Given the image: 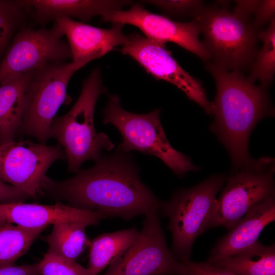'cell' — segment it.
Instances as JSON below:
<instances>
[{
  "mask_svg": "<svg viewBox=\"0 0 275 275\" xmlns=\"http://www.w3.org/2000/svg\"><path fill=\"white\" fill-rule=\"evenodd\" d=\"M75 173L62 181L46 176L41 195L76 208L97 212L105 218L127 221L159 211L161 207L162 202L142 182L136 167L121 153L101 157L93 167Z\"/></svg>",
  "mask_w": 275,
  "mask_h": 275,
  "instance_id": "1",
  "label": "cell"
},
{
  "mask_svg": "<svg viewBox=\"0 0 275 275\" xmlns=\"http://www.w3.org/2000/svg\"><path fill=\"white\" fill-rule=\"evenodd\" d=\"M216 87L210 130L227 149L232 171L254 162L249 153L250 134L263 118L272 116L274 109L266 89L258 86L238 71L229 72L213 63L206 66Z\"/></svg>",
  "mask_w": 275,
  "mask_h": 275,
  "instance_id": "2",
  "label": "cell"
},
{
  "mask_svg": "<svg viewBox=\"0 0 275 275\" xmlns=\"http://www.w3.org/2000/svg\"><path fill=\"white\" fill-rule=\"evenodd\" d=\"M105 91L100 69L95 68L84 81L80 94L70 110L52 120L49 138L63 147L70 172H77L87 160L97 161L102 149L109 151L115 147L106 134L96 132L94 124L97 101Z\"/></svg>",
  "mask_w": 275,
  "mask_h": 275,
  "instance_id": "3",
  "label": "cell"
},
{
  "mask_svg": "<svg viewBox=\"0 0 275 275\" xmlns=\"http://www.w3.org/2000/svg\"><path fill=\"white\" fill-rule=\"evenodd\" d=\"M213 64L226 70L251 68L256 53L258 31L250 20L221 7H204L194 17Z\"/></svg>",
  "mask_w": 275,
  "mask_h": 275,
  "instance_id": "4",
  "label": "cell"
},
{
  "mask_svg": "<svg viewBox=\"0 0 275 275\" xmlns=\"http://www.w3.org/2000/svg\"><path fill=\"white\" fill-rule=\"evenodd\" d=\"M160 109L144 114L124 110L116 95L109 96L103 111V122L115 126L123 136L119 146L121 152L137 150L160 159L179 177L197 171L189 157L174 149L170 144L160 123Z\"/></svg>",
  "mask_w": 275,
  "mask_h": 275,
  "instance_id": "5",
  "label": "cell"
},
{
  "mask_svg": "<svg viewBox=\"0 0 275 275\" xmlns=\"http://www.w3.org/2000/svg\"><path fill=\"white\" fill-rule=\"evenodd\" d=\"M225 180L224 175H212L194 187L179 189L162 202L160 209L169 219L168 229L172 234V253L179 261L190 260L194 241L208 229Z\"/></svg>",
  "mask_w": 275,
  "mask_h": 275,
  "instance_id": "6",
  "label": "cell"
},
{
  "mask_svg": "<svg viewBox=\"0 0 275 275\" xmlns=\"http://www.w3.org/2000/svg\"><path fill=\"white\" fill-rule=\"evenodd\" d=\"M79 66L73 62L50 63L31 73L23 116L18 133L45 144L52 120L60 106L70 101L67 86Z\"/></svg>",
  "mask_w": 275,
  "mask_h": 275,
  "instance_id": "7",
  "label": "cell"
},
{
  "mask_svg": "<svg viewBox=\"0 0 275 275\" xmlns=\"http://www.w3.org/2000/svg\"><path fill=\"white\" fill-rule=\"evenodd\" d=\"M232 172L217 199L208 228L223 226L230 229L254 206L274 196L273 158L261 157Z\"/></svg>",
  "mask_w": 275,
  "mask_h": 275,
  "instance_id": "8",
  "label": "cell"
},
{
  "mask_svg": "<svg viewBox=\"0 0 275 275\" xmlns=\"http://www.w3.org/2000/svg\"><path fill=\"white\" fill-rule=\"evenodd\" d=\"M158 211L146 215L133 243L102 275H186L185 264L168 249Z\"/></svg>",
  "mask_w": 275,
  "mask_h": 275,
  "instance_id": "9",
  "label": "cell"
},
{
  "mask_svg": "<svg viewBox=\"0 0 275 275\" xmlns=\"http://www.w3.org/2000/svg\"><path fill=\"white\" fill-rule=\"evenodd\" d=\"M66 155L58 144L47 146L28 141L0 144V180L29 194L41 195V185L49 167Z\"/></svg>",
  "mask_w": 275,
  "mask_h": 275,
  "instance_id": "10",
  "label": "cell"
},
{
  "mask_svg": "<svg viewBox=\"0 0 275 275\" xmlns=\"http://www.w3.org/2000/svg\"><path fill=\"white\" fill-rule=\"evenodd\" d=\"M63 36L56 23L51 29H24L19 32L0 65V84L50 63L71 58L69 46L62 39Z\"/></svg>",
  "mask_w": 275,
  "mask_h": 275,
  "instance_id": "11",
  "label": "cell"
},
{
  "mask_svg": "<svg viewBox=\"0 0 275 275\" xmlns=\"http://www.w3.org/2000/svg\"><path fill=\"white\" fill-rule=\"evenodd\" d=\"M122 52L134 59L157 79L176 86L191 100L212 115V103L207 98L200 81L185 71L173 58L166 43L151 40L138 34L127 36Z\"/></svg>",
  "mask_w": 275,
  "mask_h": 275,
  "instance_id": "12",
  "label": "cell"
},
{
  "mask_svg": "<svg viewBox=\"0 0 275 275\" xmlns=\"http://www.w3.org/2000/svg\"><path fill=\"white\" fill-rule=\"evenodd\" d=\"M101 18L102 21L113 24L133 25L149 39L163 43H175L204 61L211 59L199 39V28L194 20L189 22L174 21L167 16L149 12L138 3L128 10L112 11Z\"/></svg>",
  "mask_w": 275,
  "mask_h": 275,
  "instance_id": "13",
  "label": "cell"
},
{
  "mask_svg": "<svg viewBox=\"0 0 275 275\" xmlns=\"http://www.w3.org/2000/svg\"><path fill=\"white\" fill-rule=\"evenodd\" d=\"M68 41L73 63L83 67L92 60L100 58L127 41L123 24L114 23L111 29L97 28L63 17L54 20Z\"/></svg>",
  "mask_w": 275,
  "mask_h": 275,
  "instance_id": "14",
  "label": "cell"
},
{
  "mask_svg": "<svg viewBox=\"0 0 275 275\" xmlns=\"http://www.w3.org/2000/svg\"><path fill=\"white\" fill-rule=\"evenodd\" d=\"M104 218L97 212L76 208L61 202L49 205L24 202L0 203V221L28 228L47 227L66 221L80 222L89 226L97 225Z\"/></svg>",
  "mask_w": 275,
  "mask_h": 275,
  "instance_id": "15",
  "label": "cell"
},
{
  "mask_svg": "<svg viewBox=\"0 0 275 275\" xmlns=\"http://www.w3.org/2000/svg\"><path fill=\"white\" fill-rule=\"evenodd\" d=\"M274 219L275 200L272 196L252 208L221 238L212 249L207 262L233 256L251 246L258 241L263 229Z\"/></svg>",
  "mask_w": 275,
  "mask_h": 275,
  "instance_id": "16",
  "label": "cell"
},
{
  "mask_svg": "<svg viewBox=\"0 0 275 275\" xmlns=\"http://www.w3.org/2000/svg\"><path fill=\"white\" fill-rule=\"evenodd\" d=\"M20 7L32 8L36 21L45 24L67 17L89 21L93 17L120 10L130 1L113 0H23L16 1Z\"/></svg>",
  "mask_w": 275,
  "mask_h": 275,
  "instance_id": "17",
  "label": "cell"
},
{
  "mask_svg": "<svg viewBox=\"0 0 275 275\" xmlns=\"http://www.w3.org/2000/svg\"><path fill=\"white\" fill-rule=\"evenodd\" d=\"M31 73L10 78L0 84V144L14 141L18 132Z\"/></svg>",
  "mask_w": 275,
  "mask_h": 275,
  "instance_id": "18",
  "label": "cell"
},
{
  "mask_svg": "<svg viewBox=\"0 0 275 275\" xmlns=\"http://www.w3.org/2000/svg\"><path fill=\"white\" fill-rule=\"evenodd\" d=\"M209 263L237 275H275V245L265 246L257 241L233 256Z\"/></svg>",
  "mask_w": 275,
  "mask_h": 275,
  "instance_id": "19",
  "label": "cell"
},
{
  "mask_svg": "<svg viewBox=\"0 0 275 275\" xmlns=\"http://www.w3.org/2000/svg\"><path fill=\"white\" fill-rule=\"evenodd\" d=\"M135 228L102 234L90 241L88 267L98 275L113 261L122 255L136 240Z\"/></svg>",
  "mask_w": 275,
  "mask_h": 275,
  "instance_id": "20",
  "label": "cell"
},
{
  "mask_svg": "<svg viewBox=\"0 0 275 275\" xmlns=\"http://www.w3.org/2000/svg\"><path fill=\"white\" fill-rule=\"evenodd\" d=\"M86 224L73 221L57 223L51 233L44 237L48 250L67 259L75 261L89 246L90 240L86 232Z\"/></svg>",
  "mask_w": 275,
  "mask_h": 275,
  "instance_id": "21",
  "label": "cell"
},
{
  "mask_svg": "<svg viewBox=\"0 0 275 275\" xmlns=\"http://www.w3.org/2000/svg\"><path fill=\"white\" fill-rule=\"evenodd\" d=\"M46 227L28 228L0 221V267L13 265Z\"/></svg>",
  "mask_w": 275,
  "mask_h": 275,
  "instance_id": "22",
  "label": "cell"
},
{
  "mask_svg": "<svg viewBox=\"0 0 275 275\" xmlns=\"http://www.w3.org/2000/svg\"><path fill=\"white\" fill-rule=\"evenodd\" d=\"M267 28L258 33V38L263 46L258 51L250 75L247 78L252 82L259 80L261 86L266 89L272 82L275 72V18L269 22Z\"/></svg>",
  "mask_w": 275,
  "mask_h": 275,
  "instance_id": "23",
  "label": "cell"
},
{
  "mask_svg": "<svg viewBox=\"0 0 275 275\" xmlns=\"http://www.w3.org/2000/svg\"><path fill=\"white\" fill-rule=\"evenodd\" d=\"M39 264L40 275H95L88 268L75 261L65 258L48 250Z\"/></svg>",
  "mask_w": 275,
  "mask_h": 275,
  "instance_id": "24",
  "label": "cell"
},
{
  "mask_svg": "<svg viewBox=\"0 0 275 275\" xmlns=\"http://www.w3.org/2000/svg\"><path fill=\"white\" fill-rule=\"evenodd\" d=\"M22 9L16 1H0V54L22 18Z\"/></svg>",
  "mask_w": 275,
  "mask_h": 275,
  "instance_id": "25",
  "label": "cell"
},
{
  "mask_svg": "<svg viewBox=\"0 0 275 275\" xmlns=\"http://www.w3.org/2000/svg\"><path fill=\"white\" fill-rule=\"evenodd\" d=\"M142 2L158 7L167 15L177 17L194 18L204 7L203 1L197 0H150Z\"/></svg>",
  "mask_w": 275,
  "mask_h": 275,
  "instance_id": "26",
  "label": "cell"
},
{
  "mask_svg": "<svg viewBox=\"0 0 275 275\" xmlns=\"http://www.w3.org/2000/svg\"><path fill=\"white\" fill-rule=\"evenodd\" d=\"M187 268L186 275H237L221 267L207 262H183Z\"/></svg>",
  "mask_w": 275,
  "mask_h": 275,
  "instance_id": "27",
  "label": "cell"
},
{
  "mask_svg": "<svg viewBox=\"0 0 275 275\" xmlns=\"http://www.w3.org/2000/svg\"><path fill=\"white\" fill-rule=\"evenodd\" d=\"M275 1L272 0L261 1L252 22L254 28L257 30L274 17Z\"/></svg>",
  "mask_w": 275,
  "mask_h": 275,
  "instance_id": "28",
  "label": "cell"
},
{
  "mask_svg": "<svg viewBox=\"0 0 275 275\" xmlns=\"http://www.w3.org/2000/svg\"><path fill=\"white\" fill-rule=\"evenodd\" d=\"M32 198L27 193L0 180V203L24 202Z\"/></svg>",
  "mask_w": 275,
  "mask_h": 275,
  "instance_id": "29",
  "label": "cell"
},
{
  "mask_svg": "<svg viewBox=\"0 0 275 275\" xmlns=\"http://www.w3.org/2000/svg\"><path fill=\"white\" fill-rule=\"evenodd\" d=\"M0 275H40L39 264L0 267Z\"/></svg>",
  "mask_w": 275,
  "mask_h": 275,
  "instance_id": "30",
  "label": "cell"
},
{
  "mask_svg": "<svg viewBox=\"0 0 275 275\" xmlns=\"http://www.w3.org/2000/svg\"><path fill=\"white\" fill-rule=\"evenodd\" d=\"M261 1H236L233 13L235 15L250 20V17L254 15Z\"/></svg>",
  "mask_w": 275,
  "mask_h": 275,
  "instance_id": "31",
  "label": "cell"
}]
</instances>
